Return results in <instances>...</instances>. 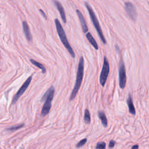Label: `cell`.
<instances>
[{
    "instance_id": "6da1fadb",
    "label": "cell",
    "mask_w": 149,
    "mask_h": 149,
    "mask_svg": "<svg viewBox=\"0 0 149 149\" xmlns=\"http://www.w3.org/2000/svg\"><path fill=\"white\" fill-rule=\"evenodd\" d=\"M83 74H84V58L83 56H81L79 59V62L78 64L76 82L69 98L70 101L74 100V98L76 97V94L80 87V86L83 80Z\"/></svg>"
},
{
    "instance_id": "7a4b0ae2",
    "label": "cell",
    "mask_w": 149,
    "mask_h": 149,
    "mask_svg": "<svg viewBox=\"0 0 149 149\" xmlns=\"http://www.w3.org/2000/svg\"><path fill=\"white\" fill-rule=\"evenodd\" d=\"M54 22H55L56 29L58 34L59 37V38H60L62 43L63 44V45H64L65 48L68 50V51L69 52V53L70 54L71 56L73 58H75L74 52L73 51L72 48L71 47L70 44L69 43V41L68 40L66 35L65 34V32L63 30V28L62 26L61 25L59 20L58 19H55Z\"/></svg>"
},
{
    "instance_id": "3957f363",
    "label": "cell",
    "mask_w": 149,
    "mask_h": 149,
    "mask_svg": "<svg viewBox=\"0 0 149 149\" xmlns=\"http://www.w3.org/2000/svg\"><path fill=\"white\" fill-rule=\"evenodd\" d=\"M54 92H55V88L54 86H51L49 88V89L45 92V93L44 94V96L41 99L42 101H45L42 108L41 109V116L42 117H44L45 115H47L49 113L51 109V105H52L51 102L54 98Z\"/></svg>"
},
{
    "instance_id": "277c9868",
    "label": "cell",
    "mask_w": 149,
    "mask_h": 149,
    "mask_svg": "<svg viewBox=\"0 0 149 149\" xmlns=\"http://www.w3.org/2000/svg\"><path fill=\"white\" fill-rule=\"evenodd\" d=\"M85 6H86V8H87V9L88 12L91 20V22L93 23V24L94 26L95 30H97V33L99 36V37L100 38L102 43L104 44H106L107 41H106V40L104 37V36L103 34V33H102V31L101 30V26L100 25L99 22L98 20V19H97L93 8H91V6L90 5V4L88 2H85Z\"/></svg>"
},
{
    "instance_id": "5b68a950",
    "label": "cell",
    "mask_w": 149,
    "mask_h": 149,
    "mask_svg": "<svg viewBox=\"0 0 149 149\" xmlns=\"http://www.w3.org/2000/svg\"><path fill=\"white\" fill-rule=\"evenodd\" d=\"M109 73V64L107 58L105 56H104L103 65H102V70L100 73V83L102 87L105 86Z\"/></svg>"
},
{
    "instance_id": "8992f818",
    "label": "cell",
    "mask_w": 149,
    "mask_h": 149,
    "mask_svg": "<svg viewBox=\"0 0 149 149\" xmlns=\"http://www.w3.org/2000/svg\"><path fill=\"white\" fill-rule=\"evenodd\" d=\"M119 83L120 88L123 89L126 83V74L125 64L122 59H120L119 66Z\"/></svg>"
},
{
    "instance_id": "52a82bcc",
    "label": "cell",
    "mask_w": 149,
    "mask_h": 149,
    "mask_svg": "<svg viewBox=\"0 0 149 149\" xmlns=\"http://www.w3.org/2000/svg\"><path fill=\"white\" fill-rule=\"evenodd\" d=\"M31 79H32V76H30V77H29L27 79V80L24 81V83L23 84V85L20 87L19 90L17 91V92L16 93V94L13 97V98L12 100V104H15L16 102V101L19 100L20 97L24 93V91L26 90L28 86H29V84L31 81Z\"/></svg>"
},
{
    "instance_id": "ba28073f",
    "label": "cell",
    "mask_w": 149,
    "mask_h": 149,
    "mask_svg": "<svg viewBox=\"0 0 149 149\" xmlns=\"http://www.w3.org/2000/svg\"><path fill=\"white\" fill-rule=\"evenodd\" d=\"M125 8L126 13L133 21H135L137 18V13L135 6L130 2L125 3Z\"/></svg>"
},
{
    "instance_id": "9c48e42d",
    "label": "cell",
    "mask_w": 149,
    "mask_h": 149,
    "mask_svg": "<svg viewBox=\"0 0 149 149\" xmlns=\"http://www.w3.org/2000/svg\"><path fill=\"white\" fill-rule=\"evenodd\" d=\"M76 13H77V16L79 19L80 22L81 26L82 27V30H83V33H87L88 32V27L87 26L86 20H85L83 14L81 13V12L79 9L76 10Z\"/></svg>"
},
{
    "instance_id": "30bf717a",
    "label": "cell",
    "mask_w": 149,
    "mask_h": 149,
    "mask_svg": "<svg viewBox=\"0 0 149 149\" xmlns=\"http://www.w3.org/2000/svg\"><path fill=\"white\" fill-rule=\"evenodd\" d=\"M54 2L59 13V14H60V16L61 17V19H62L63 22L64 23H66V15H65V12L63 7L62 6V4L57 1H54Z\"/></svg>"
},
{
    "instance_id": "8fae6325",
    "label": "cell",
    "mask_w": 149,
    "mask_h": 149,
    "mask_svg": "<svg viewBox=\"0 0 149 149\" xmlns=\"http://www.w3.org/2000/svg\"><path fill=\"white\" fill-rule=\"evenodd\" d=\"M22 26H23V30L24 33V35L29 41H32V36L30 33V30L29 27L28 26L27 23L26 21H23L22 22Z\"/></svg>"
},
{
    "instance_id": "7c38bea8",
    "label": "cell",
    "mask_w": 149,
    "mask_h": 149,
    "mask_svg": "<svg viewBox=\"0 0 149 149\" xmlns=\"http://www.w3.org/2000/svg\"><path fill=\"white\" fill-rule=\"evenodd\" d=\"M127 104L128 105V108H129V112L130 113L132 114V115H135L136 114V109L134 108L133 103V100H132V96L130 95V94H129L127 99Z\"/></svg>"
},
{
    "instance_id": "4fadbf2b",
    "label": "cell",
    "mask_w": 149,
    "mask_h": 149,
    "mask_svg": "<svg viewBox=\"0 0 149 149\" xmlns=\"http://www.w3.org/2000/svg\"><path fill=\"white\" fill-rule=\"evenodd\" d=\"M86 38L87 39V40L89 41V42L92 45V46L94 48V49L95 50H98V45L97 42H96L94 38V37H93V36L91 35V34L90 32H87L86 34Z\"/></svg>"
},
{
    "instance_id": "5bb4252c",
    "label": "cell",
    "mask_w": 149,
    "mask_h": 149,
    "mask_svg": "<svg viewBox=\"0 0 149 149\" xmlns=\"http://www.w3.org/2000/svg\"><path fill=\"white\" fill-rule=\"evenodd\" d=\"M98 115L99 118L100 119L102 125L104 127H107L108 126V120H107V118L106 117V115L105 114V113L102 111H100L98 113Z\"/></svg>"
},
{
    "instance_id": "9a60e30c",
    "label": "cell",
    "mask_w": 149,
    "mask_h": 149,
    "mask_svg": "<svg viewBox=\"0 0 149 149\" xmlns=\"http://www.w3.org/2000/svg\"><path fill=\"white\" fill-rule=\"evenodd\" d=\"M30 61L32 64H33L34 65L37 66L38 68L40 69L41 70L42 73L44 74V73H46V69H45V66L42 63H40V62H37V61H35L33 59H30Z\"/></svg>"
},
{
    "instance_id": "2e32d148",
    "label": "cell",
    "mask_w": 149,
    "mask_h": 149,
    "mask_svg": "<svg viewBox=\"0 0 149 149\" xmlns=\"http://www.w3.org/2000/svg\"><path fill=\"white\" fill-rule=\"evenodd\" d=\"M84 121L86 124H89L90 123V121H91L90 113L88 109H85L84 115Z\"/></svg>"
},
{
    "instance_id": "e0dca14e",
    "label": "cell",
    "mask_w": 149,
    "mask_h": 149,
    "mask_svg": "<svg viewBox=\"0 0 149 149\" xmlns=\"http://www.w3.org/2000/svg\"><path fill=\"white\" fill-rule=\"evenodd\" d=\"M105 148H106V144L105 142H103V141L98 142L95 146L96 149H105Z\"/></svg>"
},
{
    "instance_id": "ac0fdd59",
    "label": "cell",
    "mask_w": 149,
    "mask_h": 149,
    "mask_svg": "<svg viewBox=\"0 0 149 149\" xmlns=\"http://www.w3.org/2000/svg\"><path fill=\"white\" fill-rule=\"evenodd\" d=\"M87 139H83L82 140H81L79 142H78L77 144H76V147L77 148H80L82 146H83L87 142Z\"/></svg>"
},
{
    "instance_id": "d6986e66",
    "label": "cell",
    "mask_w": 149,
    "mask_h": 149,
    "mask_svg": "<svg viewBox=\"0 0 149 149\" xmlns=\"http://www.w3.org/2000/svg\"><path fill=\"white\" fill-rule=\"evenodd\" d=\"M24 126V124H21V125H17V126H12V127H10L8 129V130H16L17 129H19L20 128H22L23 126Z\"/></svg>"
},
{
    "instance_id": "ffe728a7",
    "label": "cell",
    "mask_w": 149,
    "mask_h": 149,
    "mask_svg": "<svg viewBox=\"0 0 149 149\" xmlns=\"http://www.w3.org/2000/svg\"><path fill=\"white\" fill-rule=\"evenodd\" d=\"M115 144H116L115 141H114V140H111V141H109V148H113V147L115 146Z\"/></svg>"
},
{
    "instance_id": "44dd1931",
    "label": "cell",
    "mask_w": 149,
    "mask_h": 149,
    "mask_svg": "<svg viewBox=\"0 0 149 149\" xmlns=\"http://www.w3.org/2000/svg\"><path fill=\"white\" fill-rule=\"evenodd\" d=\"M39 11H40V12L41 13V14L42 15V16H43L45 19H47V16H46V15H45V13H44V12L42 9H39Z\"/></svg>"
},
{
    "instance_id": "7402d4cb",
    "label": "cell",
    "mask_w": 149,
    "mask_h": 149,
    "mask_svg": "<svg viewBox=\"0 0 149 149\" xmlns=\"http://www.w3.org/2000/svg\"><path fill=\"white\" fill-rule=\"evenodd\" d=\"M131 149H139V146L137 144H136V145H134L132 147Z\"/></svg>"
}]
</instances>
